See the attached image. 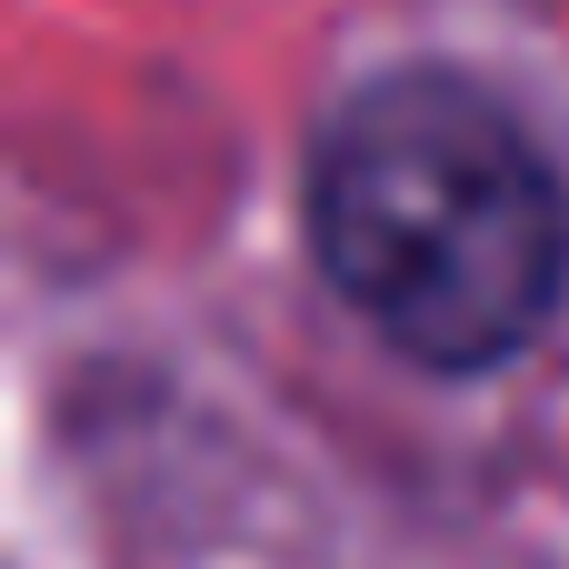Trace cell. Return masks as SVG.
<instances>
[{"mask_svg": "<svg viewBox=\"0 0 569 569\" xmlns=\"http://www.w3.org/2000/svg\"><path fill=\"white\" fill-rule=\"evenodd\" d=\"M310 240L340 300L410 360H510L569 270V220L500 100L440 70L370 80L310 150Z\"/></svg>", "mask_w": 569, "mask_h": 569, "instance_id": "obj_1", "label": "cell"}]
</instances>
